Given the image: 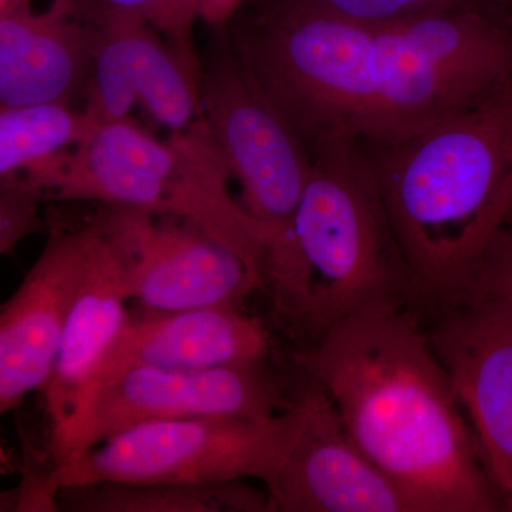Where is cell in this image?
<instances>
[{
    "mask_svg": "<svg viewBox=\"0 0 512 512\" xmlns=\"http://www.w3.org/2000/svg\"><path fill=\"white\" fill-rule=\"evenodd\" d=\"M231 46L306 147L328 136L392 146L510 82L512 9L470 0L367 25L259 0Z\"/></svg>",
    "mask_w": 512,
    "mask_h": 512,
    "instance_id": "cell-1",
    "label": "cell"
},
{
    "mask_svg": "<svg viewBox=\"0 0 512 512\" xmlns=\"http://www.w3.org/2000/svg\"><path fill=\"white\" fill-rule=\"evenodd\" d=\"M413 303H386L343 320L296 353V363L413 512L503 511Z\"/></svg>",
    "mask_w": 512,
    "mask_h": 512,
    "instance_id": "cell-2",
    "label": "cell"
},
{
    "mask_svg": "<svg viewBox=\"0 0 512 512\" xmlns=\"http://www.w3.org/2000/svg\"><path fill=\"white\" fill-rule=\"evenodd\" d=\"M365 147L421 301L456 298L507 214L512 79L477 106L400 143Z\"/></svg>",
    "mask_w": 512,
    "mask_h": 512,
    "instance_id": "cell-3",
    "label": "cell"
},
{
    "mask_svg": "<svg viewBox=\"0 0 512 512\" xmlns=\"http://www.w3.org/2000/svg\"><path fill=\"white\" fill-rule=\"evenodd\" d=\"M308 150L291 251L268 269L265 289L276 315L311 345L357 313L421 298L366 147L328 136Z\"/></svg>",
    "mask_w": 512,
    "mask_h": 512,
    "instance_id": "cell-4",
    "label": "cell"
},
{
    "mask_svg": "<svg viewBox=\"0 0 512 512\" xmlns=\"http://www.w3.org/2000/svg\"><path fill=\"white\" fill-rule=\"evenodd\" d=\"M231 178L204 117L167 140L124 119L94 124L45 194L180 218L232 249L264 281L271 232L234 200Z\"/></svg>",
    "mask_w": 512,
    "mask_h": 512,
    "instance_id": "cell-5",
    "label": "cell"
},
{
    "mask_svg": "<svg viewBox=\"0 0 512 512\" xmlns=\"http://www.w3.org/2000/svg\"><path fill=\"white\" fill-rule=\"evenodd\" d=\"M296 397L269 419L204 416L148 421L52 467L60 490L99 483L269 484L301 430Z\"/></svg>",
    "mask_w": 512,
    "mask_h": 512,
    "instance_id": "cell-6",
    "label": "cell"
},
{
    "mask_svg": "<svg viewBox=\"0 0 512 512\" xmlns=\"http://www.w3.org/2000/svg\"><path fill=\"white\" fill-rule=\"evenodd\" d=\"M292 404L264 363L204 370L126 367L90 384L73 416L53 431V466L148 421L204 416L262 420Z\"/></svg>",
    "mask_w": 512,
    "mask_h": 512,
    "instance_id": "cell-7",
    "label": "cell"
},
{
    "mask_svg": "<svg viewBox=\"0 0 512 512\" xmlns=\"http://www.w3.org/2000/svg\"><path fill=\"white\" fill-rule=\"evenodd\" d=\"M200 97L202 117L241 188L239 202L271 232L268 249L284 244L311 174L308 147L232 46L218 47L201 72Z\"/></svg>",
    "mask_w": 512,
    "mask_h": 512,
    "instance_id": "cell-8",
    "label": "cell"
},
{
    "mask_svg": "<svg viewBox=\"0 0 512 512\" xmlns=\"http://www.w3.org/2000/svg\"><path fill=\"white\" fill-rule=\"evenodd\" d=\"M96 225L119 258L130 301L144 312L237 306L264 281L241 256L180 218L106 205Z\"/></svg>",
    "mask_w": 512,
    "mask_h": 512,
    "instance_id": "cell-9",
    "label": "cell"
},
{
    "mask_svg": "<svg viewBox=\"0 0 512 512\" xmlns=\"http://www.w3.org/2000/svg\"><path fill=\"white\" fill-rule=\"evenodd\" d=\"M427 326L503 511H512V313L477 293L434 303Z\"/></svg>",
    "mask_w": 512,
    "mask_h": 512,
    "instance_id": "cell-10",
    "label": "cell"
},
{
    "mask_svg": "<svg viewBox=\"0 0 512 512\" xmlns=\"http://www.w3.org/2000/svg\"><path fill=\"white\" fill-rule=\"evenodd\" d=\"M96 47L86 111L96 123L128 119L136 104L161 126L185 130L202 117L200 73L143 19L94 5Z\"/></svg>",
    "mask_w": 512,
    "mask_h": 512,
    "instance_id": "cell-11",
    "label": "cell"
},
{
    "mask_svg": "<svg viewBox=\"0 0 512 512\" xmlns=\"http://www.w3.org/2000/svg\"><path fill=\"white\" fill-rule=\"evenodd\" d=\"M299 397L301 430L265 485L271 512H413L350 439L326 393L311 382Z\"/></svg>",
    "mask_w": 512,
    "mask_h": 512,
    "instance_id": "cell-12",
    "label": "cell"
},
{
    "mask_svg": "<svg viewBox=\"0 0 512 512\" xmlns=\"http://www.w3.org/2000/svg\"><path fill=\"white\" fill-rule=\"evenodd\" d=\"M93 224L53 231L45 249L0 311V412L45 389L82 285Z\"/></svg>",
    "mask_w": 512,
    "mask_h": 512,
    "instance_id": "cell-13",
    "label": "cell"
},
{
    "mask_svg": "<svg viewBox=\"0 0 512 512\" xmlns=\"http://www.w3.org/2000/svg\"><path fill=\"white\" fill-rule=\"evenodd\" d=\"M94 47L92 0L0 12V106L69 103L86 90Z\"/></svg>",
    "mask_w": 512,
    "mask_h": 512,
    "instance_id": "cell-14",
    "label": "cell"
},
{
    "mask_svg": "<svg viewBox=\"0 0 512 512\" xmlns=\"http://www.w3.org/2000/svg\"><path fill=\"white\" fill-rule=\"evenodd\" d=\"M271 349L262 320L237 306L144 312L141 318H128L90 384L131 366L204 370L258 365Z\"/></svg>",
    "mask_w": 512,
    "mask_h": 512,
    "instance_id": "cell-15",
    "label": "cell"
},
{
    "mask_svg": "<svg viewBox=\"0 0 512 512\" xmlns=\"http://www.w3.org/2000/svg\"><path fill=\"white\" fill-rule=\"evenodd\" d=\"M94 237L82 285L67 319L45 392L52 433L82 402L97 369L126 326V279L116 252L93 222Z\"/></svg>",
    "mask_w": 512,
    "mask_h": 512,
    "instance_id": "cell-16",
    "label": "cell"
},
{
    "mask_svg": "<svg viewBox=\"0 0 512 512\" xmlns=\"http://www.w3.org/2000/svg\"><path fill=\"white\" fill-rule=\"evenodd\" d=\"M96 121L69 103L0 109V180L23 178L45 194L59 170Z\"/></svg>",
    "mask_w": 512,
    "mask_h": 512,
    "instance_id": "cell-17",
    "label": "cell"
},
{
    "mask_svg": "<svg viewBox=\"0 0 512 512\" xmlns=\"http://www.w3.org/2000/svg\"><path fill=\"white\" fill-rule=\"evenodd\" d=\"M57 504L76 512H271L266 491L247 481L79 485L60 490Z\"/></svg>",
    "mask_w": 512,
    "mask_h": 512,
    "instance_id": "cell-18",
    "label": "cell"
},
{
    "mask_svg": "<svg viewBox=\"0 0 512 512\" xmlns=\"http://www.w3.org/2000/svg\"><path fill=\"white\" fill-rule=\"evenodd\" d=\"M107 12L143 19L160 33L190 69L201 74L192 45V30L197 20L192 0H93Z\"/></svg>",
    "mask_w": 512,
    "mask_h": 512,
    "instance_id": "cell-19",
    "label": "cell"
},
{
    "mask_svg": "<svg viewBox=\"0 0 512 512\" xmlns=\"http://www.w3.org/2000/svg\"><path fill=\"white\" fill-rule=\"evenodd\" d=\"M325 15L367 25L402 22L463 5L470 0H295Z\"/></svg>",
    "mask_w": 512,
    "mask_h": 512,
    "instance_id": "cell-20",
    "label": "cell"
},
{
    "mask_svg": "<svg viewBox=\"0 0 512 512\" xmlns=\"http://www.w3.org/2000/svg\"><path fill=\"white\" fill-rule=\"evenodd\" d=\"M464 292L493 299L512 313V210L485 242Z\"/></svg>",
    "mask_w": 512,
    "mask_h": 512,
    "instance_id": "cell-21",
    "label": "cell"
},
{
    "mask_svg": "<svg viewBox=\"0 0 512 512\" xmlns=\"http://www.w3.org/2000/svg\"><path fill=\"white\" fill-rule=\"evenodd\" d=\"M0 183V252L10 255L23 238L42 228L37 207L45 194L19 177Z\"/></svg>",
    "mask_w": 512,
    "mask_h": 512,
    "instance_id": "cell-22",
    "label": "cell"
},
{
    "mask_svg": "<svg viewBox=\"0 0 512 512\" xmlns=\"http://www.w3.org/2000/svg\"><path fill=\"white\" fill-rule=\"evenodd\" d=\"M247 2L248 0H192L197 19L214 28H224Z\"/></svg>",
    "mask_w": 512,
    "mask_h": 512,
    "instance_id": "cell-23",
    "label": "cell"
},
{
    "mask_svg": "<svg viewBox=\"0 0 512 512\" xmlns=\"http://www.w3.org/2000/svg\"><path fill=\"white\" fill-rule=\"evenodd\" d=\"M33 0H0V12L6 10L32 8Z\"/></svg>",
    "mask_w": 512,
    "mask_h": 512,
    "instance_id": "cell-24",
    "label": "cell"
},
{
    "mask_svg": "<svg viewBox=\"0 0 512 512\" xmlns=\"http://www.w3.org/2000/svg\"><path fill=\"white\" fill-rule=\"evenodd\" d=\"M511 210H512V207H511ZM511 210H510V211H511ZM507 214H508V212H507Z\"/></svg>",
    "mask_w": 512,
    "mask_h": 512,
    "instance_id": "cell-25",
    "label": "cell"
}]
</instances>
